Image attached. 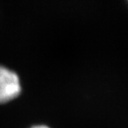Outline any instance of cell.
Returning <instances> with one entry per match:
<instances>
[{
	"label": "cell",
	"instance_id": "6da1fadb",
	"mask_svg": "<svg viewBox=\"0 0 128 128\" xmlns=\"http://www.w3.org/2000/svg\"><path fill=\"white\" fill-rule=\"evenodd\" d=\"M22 92V84L15 71L0 65V104L14 100Z\"/></svg>",
	"mask_w": 128,
	"mask_h": 128
},
{
	"label": "cell",
	"instance_id": "7a4b0ae2",
	"mask_svg": "<svg viewBox=\"0 0 128 128\" xmlns=\"http://www.w3.org/2000/svg\"><path fill=\"white\" fill-rule=\"evenodd\" d=\"M28 128H51V127L46 126V124H34V126H30V127H28Z\"/></svg>",
	"mask_w": 128,
	"mask_h": 128
}]
</instances>
